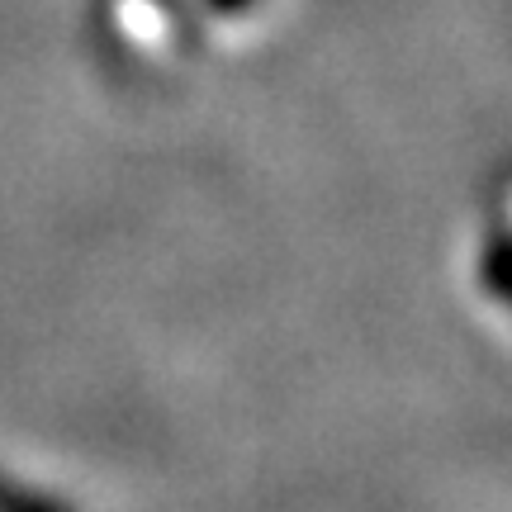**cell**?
<instances>
[{
    "label": "cell",
    "instance_id": "6da1fadb",
    "mask_svg": "<svg viewBox=\"0 0 512 512\" xmlns=\"http://www.w3.org/2000/svg\"><path fill=\"white\" fill-rule=\"evenodd\" d=\"M0 512H72L67 503H57V498H43L38 489H24L15 479L0 475Z\"/></svg>",
    "mask_w": 512,
    "mask_h": 512
},
{
    "label": "cell",
    "instance_id": "7a4b0ae2",
    "mask_svg": "<svg viewBox=\"0 0 512 512\" xmlns=\"http://www.w3.org/2000/svg\"><path fill=\"white\" fill-rule=\"evenodd\" d=\"M484 285H489L498 304L508 299V233L503 228L489 238V252H484Z\"/></svg>",
    "mask_w": 512,
    "mask_h": 512
},
{
    "label": "cell",
    "instance_id": "3957f363",
    "mask_svg": "<svg viewBox=\"0 0 512 512\" xmlns=\"http://www.w3.org/2000/svg\"><path fill=\"white\" fill-rule=\"evenodd\" d=\"M209 5H214L219 15H242V10H252L256 0H209Z\"/></svg>",
    "mask_w": 512,
    "mask_h": 512
}]
</instances>
